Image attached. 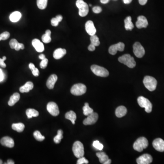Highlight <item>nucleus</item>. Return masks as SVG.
Listing matches in <instances>:
<instances>
[{
  "instance_id": "obj_1",
  "label": "nucleus",
  "mask_w": 164,
  "mask_h": 164,
  "mask_svg": "<svg viewBox=\"0 0 164 164\" xmlns=\"http://www.w3.org/2000/svg\"><path fill=\"white\" fill-rule=\"evenodd\" d=\"M148 145L149 143L147 139L144 137H139L134 143L133 148L136 151L141 152L144 149H146L148 147Z\"/></svg>"
},
{
  "instance_id": "obj_2",
  "label": "nucleus",
  "mask_w": 164,
  "mask_h": 164,
  "mask_svg": "<svg viewBox=\"0 0 164 164\" xmlns=\"http://www.w3.org/2000/svg\"><path fill=\"white\" fill-rule=\"evenodd\" d=\"M119 61L120 63L124 64L130 68H134L136 66L135 62L134 57L131 56L130 54H126L119 57Z\"/></svg>"
},
{
  "instance_id": "obj_3",
  "label": "nucleus",
  "mask_w": 164,
  "mask_h": 164,
  "mask_svg": "<svg viewBox=\"0 0 164 164\" xmlns=\"http://www.w3.org/2000/svg\"><path fill=\"white\" fill-rule=\"evenodd\" d=\"M143 83L147 90L150 91H153L156 88L157 81L154 77L146 76L144 79Z\"/></svg>"
},
{
  "instance_id": "obj_4",
  "label": "nucleus",
  "mask_w": 164,
  "mask_h": 164,
  "mask_svg": "<svg viewBox=\"0 0 164 164\" xmlns=\"http://www.w3.org/2000/svg\"><path fill=\"white\" fill-rule=\"evenodd\" d=\"M76 5L79 8V16L82 17L86 16L89 12L88 5L83 0H77L76 2Z\"/></svg>"
},
{
  "instance_id": "obj_5",
  "label": "nucleus",
  "mask_w": 164,
  "mask_h": 164,
  "mask_svg": "<svg viewBox=\"0 0 164 164\" xmlns=\"http://www.w3.org/2000/svg\"><path fill=\"white\" fill-rule=\"evenodd\" d=\"M72 150L76 157L79 158L84 156V147L81 142L79 141L75 142L72 146Z\"/></svg>"
},
{
  "instance_id": "obj_6",
  "label": "nucleus",
  "mask_w": 164,
  "mask_h": 164,
  "mask_svg": "<svg viewBox=\"0 0 164 164\" xmlns=\"http://www.w3.org/2000/svg\"><path fill=\"white\" fill-rule=\"evenodd\" d=\"M87 87L84 84L77 83L72 86L71 89V93L75 96H80L84 94L86 92Z\"/></svg>"
},
{
  "instance_id": "obj_7",
  "label": "nucleus",
  "mask_w": 164,
  "mask_h": 164,
  "mask_svg": "<svg viewBox=\"0 0 164 164\" xmlns=\"http://www.w3.org/2000/svg\"><path fill=\"white\" fill-rule=\"evenodd\" d=\"M137 101L140 107L145 108L146 112L150 113L152 111V105L149 99L143 96H140L138 98Z\"/></svg>"
},
{
  "instance_id": "obj_8",
  "label": "nucleus",
  "mask_w": 164,
  "mask_h": 164,
  "mask_svg": "<svg viewBox=\"0 0 164 164\" xmlns=\"http://www.w3.org/2000/svg\"><path fill=\"white\" fill-rule=\"evenodd\" d=\"M91 69L94 74L99 77H107L109 75V72L106 68L98 65H92L91 67Z\"/></svg>"
},
{
  "instance_id": "obj_9",
  "label": "nucleus",
  "mask_w": 164,
  "mask_h": 164,
  "mask_svg": "<svg viewBox=\"0 0 164 164\" xmlns=\"http://www.w3.org/2000/svg\"><path fill=\"white\" fill-rule=\"evenodd\" d=\"M133 52L135 56L141 58L145 54V49L139 42H136L133 45Z\"/></svg>"
},
{
  "instance_id": "obj_10",
  "label": "nucleus",
  "mask_w": 164,
  "mask_h": 164,
  "mask_svg": "<svg viewBox=\"0 0 164 164\" xmlns=\"http://www.w3.org/2000/svg\"><path fill=\"white\" fill-rule=\"evenodd\" d=\"M46 109L52 115L57 116L59 114V110L58 106L55 102H51L48 103Z\"/></svg>"
},
{
  "instance_id": "obj_11",
  "label": "nucleus",
  "mask_w": 164,
  "mask_h": 164,
  "mask_svg": "<svg viewBox=\"0 0 164 164\" xmlns=\"http://www.w3.org/2000/svg\"><path fill=\"white\" fill-rule=\"evenodd\" d=\"M124 44L123 42H120L115 44L111 45L109 49V52L111 55H114L116 54L117 51L122 52L124 49Z\"/></svg>"
},
{
  "instance_id": "obj_12",
  "label": "nucleus",
  "mask_w": 164,
  "mask_h": 164,
  "mask_svg": "<svg viewBox=\"0 0 164 164\" xmlns=\"http://www.w3.org/2000/svg\"><path fill=\"white\" fill-rule=\"evenodd\" d=\"M98 115L97 113L93 112L91 114L87 116V117L83 120L84 125H92L94 124L98 120Z\"/></svg>"
},
{
  "instance_id": "obj_13",
  "label": "nucleus",
  "mask_w": 164,
  "mask_h": 164,
  "mask_svg": "<svg viewBox=\"0 0 164 164\" xmlns=\"http://www.w3.org/2000/svg\"><path fill=\"white\" fill-rule=\"evenodd\" d=\"M153 161L152 157L148 154H144L137 158L136 162L138 164H150Z\"/></svg>"
},
{
  "instance_id": "obj_14",
  "label": "nucleus",
  "mask_w": 164,
  "mask_h": 164,
  "mask_svg": "<svg viewBox=\"0 0 164 164\" xmlns=\"http://www.w3.org/2000/svg\"><path fill=\"white\" fill-rule=\"evenodd\" d=\"M153 146L155 150L160 152L164 151V140L161 138L154 139L152 143Z\"/></svg>"
},
{
  "instance_id": "obj_15",
  "label": "nucleus",
  "mask_w": 164,
  "mask_h": 164,
  "mask_svg": "<svg viewBox=\"0 0 164 164\" xmlns=\"http://www.w3.org/2000/svg\"><path fill=\"white\" fill-rule=\"evenodd\" d=\"M135 25L136 27L139 29L146 28L148 25V20L145 16H140L137 18V21Z\"/></svg>"
},
{
  "instance_id": "obj_16",
  "label": "nucleus",
  "mask_w": 164,
  "mask_h": 164,
  "mask_svg": "<svg viewBox=\"0 0 164 164\" xmlns=\"http://www.w3.org/2000/svg\"><path fill=\"white\" fill-rule=\"evenodd\" d=\"M0 142L2 146L8 148H13L14 146V140L8 136L3 137L0 140Z\"/></svg>"
},
{
  "instance_id": "obj_17",
  "label": "nucleus",
  "mask_w": 164,
  "mask_h": 164,
  "mask_svg": "<svg viewBox=\"0 0 164 164\" xmlns=\"http://www.w3.org/2000/svg\"><path fill=\"white\" fill-rule=\"evenodd\" d=\"M85 30L87 33L90 36L95 35L96 33V29L94 27V23L92 20H88L85 24Z\"/></svg>"
},
{
  "instance_id": "obj_18",
  "label": "nucleus",
  "mask_w": 164,
  "mask_h": 164,
  "mask_svg": "<svg viewBox=\"0 0 164 164\" xmlns=\"http://www.w3.org/2000/svg\"><path fill=\"white\" fill-rule=\"evenodd\" d=\"M32 45L38 52L42 53V52L44 51V45L38 39H33L32 41Z\"/></svg>"
},
{
  "instance_id": "obj_19",
  "label": "nucleus",
  "mask_w": 164,
  "mask_h": 164,
  "mask_svg": "<svg viewBox=\"0 0 164 164\" xmlns=\"http://www.w3.org/2000/svg\"><path fill=\"white\" fill-rule=\"evenodd\" d=\"M57 80V76L56 74L51 75L46 81V86L50 90L53 89L55 83Z\"/></svg>"
},
{
  "instance_id": "obj_20",
  "label": "nucleus",
  "mask_w": 164,
  "mask_h": 164,
  "mask_svg": "<svg viewBox=\"0 0 164 164\" xmlns=\"http://www.w3.org/2000/svg\"><path fill=\"white\" fill-rule=\"evenodd\" d=\"M66 53L67 51L66 49L59 48L54 51L53 54V57L56 59H59L60 58H62Z\"/></svg>"
},
{
  "instance_id": "obj_21",
  "label": "nucleus",
  "mask_w": 164,
  "mask_h": 164,
  "mask_svg": "<svg viewBox=\"0 0 164 164\" xmlns=\"http://www.w3.org/2000/svg\"><path fill=\"white\" fill-rule=\"evenodd\" d=\"M33 83L31 82H27L24 84V85L20 88L19 90L20 93H28L33 88Z\"/></svg>"
},
{
  "instance_id": "obj_22",
  "label": "nucleus",
  "mask_w": 164,
  "mask_h": 164,
  "mask_svg": "<svg viewBox=\"0 0 164 164\" xmlns=\"http://www.w3.org/2000/svg\"><path fill=\"white\" fill-rule=\"evenodd\" d=\"M127 110L126 107L124 106H120L117 108L115 110V115L118 118H122L126 115Z\"/></svg>"
},
{
  "instance_id": "obj_23",
  "label": "nucleus",
  "mask_w": 164,
  "mask_h": 164,
  "mask_svg": "<svg viewBox=\"0 0 164 164\" xmlns=\"http://www.w3.org/2000/svg\"><path fill=\"white\" fill-rule=\"evenodd\" d=\"M20 95L17 93H14V94L10 97V100L8 102V104L10 106H12L19 100Z\"/></svg>"
},
{
  "instance_id": "obj_24",
  "label": "nucleus",
  "mask_w": 164,
  "mask_h": 164,
  "mask_svg": "<svg viewBox=\"0 0 164 164\" xmlns=\"http://www.w3.org/2000/svg\"><path fill=\"white\" fill-rule=\"evenodd\" d=\"M131 20V17L130 16H127L124 20V27L126 30L131 31L134 28V25Z\"/></svg>"
},
{
  "instance_id": "obj_25",
  "label": "nucleus",
  "mask_w": 164,
  "mask_h": 164,
  "mask_svg": "<svg viewBox=\"0 0 164 164\" xmlns=\"http://www.w3.org/2000/svg\"><path fill=\"white\" fill-rule=\"evenodd\" d=\"M22 17V14L19 12L16 11L12 12L10 16V20L11 22L16 23Z\"/></svg>"
},
{
  "instance_id": "obj_26",
  "label": "nucleus",
  "mask_w": 164,
  "mask_h": 164,
  "mask_svg": "<svg viewBox=\"0 0 164 164\" xmlns=\"http://www.w3.org/2000/svg\"><path fill=\"white\" fill-rule=\"evenodd\" d=\"M65 118L67 120H70L71 121L72 124H74L75 121L77 119V116L75 113L73 111H70L65 114Z\"/></svg>"
},
{
  "instance_id": "obj_27",
  "label": "nucleus",
  "mask_w": 164,
  "mask_h": 164,
  "mask_svg": "<svg viewBox=\"0 0 164 164\" xmlns=\"http://www.w3.org/2000/svg\"><path fill=\"white\" fill-rule=\"evenodd\" d=\"M96 156L98 158L99 161L102 164H104L108 159H109L108 156L104 152H98L96 153Z\"/></svg>"
},
{
  "instance_id": "obj_28",
  "label": "nucleus",
  "mask_w": 164,
  "mask_h": 164,
  "mask_svg": "<svg viewBox=\"0 0 164 164\" xmlns=\"http://www.w3.org/2000/svg\"><path fill=\"white\" fill-rule=\"evenodd\" d=\"M51 31L50 30H47L46 31L45 33L42 35V39L43 41V42L45 43H49L51 42Z\"/></svg>"
},
{
  "instance_id": "obj_29",
  "label": "nucleus",
  "mask_w": 164,
  "mask_h": 164,
  "mask_svg": "<svg viewBox=\"0 0 164 164\" xmlns=\"http://www.w3.org/2000/svg\"><path fill=\"white\" fill-rule=\"evenodd\" d=\"M26 115L28 119H31L33 117H36L39 115V113L37 110L33 109H28L26 110Z\"/></svg>"
},
{
  "instance_id": "obj_30",
  "label": "nucleus",
  "mask_w": 164,
  "mask_h": 164,
  "mask_svg": "<svg viewBox=\"0 0 164 164\" xmlns=\"http://www.w3.org/2000/svg\"><path fill=\"white\" fill-rule=\"evenodd\" d=\"M12 128L14 131H16L18 132H22L24 131L25 128V125L22 123H16V124H12Z\"/></svg>"
},
{
  "instance_id": "obj_31",
  "label": "nucleus",
  "mask_w": 164,
  "mask_h": 164,
  "mask_svg": "<svg viewBox=\"0 0 164 164\" xmlns=\"http://www.w3.org/2000/svg\"><path fill=\"white\" fill-rule=\"evenodd\" d=\"M63 20V16L61 15H57L55 17L51 19V25L53 27H57L58 26L59 23L61 22Z\"/></svg>"
},
{
  "instance_id": "obj_32",
  "label": "nucleus",
  "mask_w": 164,
  "mask_h": 164,
  "mask_svg": "<svg viewBox=\"0 0 164 164\" xmlns=\"http://www.w3.org/2000/svg\"><path fill=\"white\" fill-rule=\"evenodd\" d=\"M83 113L85 116H88L94 112V110L89 106V105L87 102H86L83 108Z\"/></svg>"
},
{
  "instance_id": "obj_33",
  "label": "nucleus",
  "mask_w": 164,
  "mask_h": 164,
  "mask_svg": "<svg viewBox=\"0 0 164 164\" xmlns=\"http://www.w3.org/2000/svg\"><path fill=\"white\" fill-rule=\"evenodd\" d=\"M37 3L38 8L41 10H43L47 6L48 0H37Z\"/></svg>"
},
{
  "instance_id": "obj_34",
  "label": "nucleus",
  "mask_w": 164,
  "mask_h": 164,
  "mask_svg": "<svg viewBox=\"0 0 164 164\" xmlns=\"http://www.w3.org/2000/svg\"><path fill=\"white\" fill-rule=\"evenodd\" d=\"M63 138V131L62 130H58L57 131V134L56 136L54 137V142L56 144H59L60 143L61 139Z\"/></svg>"
},
{
  "instance_id": "obj_35",
  "label": "nucleus",
  "mask_w": 164,
  "mask_h": 164,
  "mask_svg": "<svg viewBox=\"0 0 164 164\" xmlns=\"http://www.w3.org/2000/svg\"><path fill=\"white\" fill-rule=\"evenodd\" d=\"M90 41L91 44L94 45L95 46H98L100 45L99 38L95 34L91 36Z\"/></svg>"
},
{
  "instance_id": "obj_36",
  "label": "nucleus",
  "mask_w": 164,
  "mask_h": 164,
  "mask_svg": "<svg viewBox=\"0 0 164 164\" xmlns=\"http://www.w3.org/2000/svg\"><path fill=\"white\" fill-rule=\"evenodd\" d=\"M29 67L30 69L31 70L32 73H33V75L34 76L38 77V76H39V70H38V68H35L34 64H33V63H30V64H29Z\"/></svg>"
},
{
  "instance_id": "obj_37",
  "label": "nucleus",
  "mask_w": 164,
  "mask_h": 164,
  "mask_svg": "<svg viewBox=\"0 0 164 164\" xmlns=\"http://www.w3.org/2000/svg\"><path fill=\"white\" fill-rule=\"evenodd\" d=\"M33 136L35 139L39 141H42L45 138L44 136L42 135L40 132L38 131H35L34 132Z\"/></svg>"
},
{
  "instance_id": "obj_38",
  "label": "nucleus",
  "mask_w": 164,
  "mask_h": 164,
  "mask_svg": "<svg viewBox=\"0 0 164 164\" xmlns=\"http://www.w3.org/2000/svg\"><path fill=\"white\" fill-rule=\"evenodd\" d=\"M93 146L94 148L99 150H102L103 148H104V146H103L102 144L99 142L98 140H95V141H94Z\"/></svg>"
},
{
  "instance_id": "obj_39",
  "label": "nucleus",
  "mask_w": 164,
  "mask_h": 164,
  "mask_svg": "<svg viewBox=\"0 0 164 164\" xmlns=\"http://www.w3.org/2000/svg\"><path fill=\"white\" fill-rule=\"evenodd\" d=\"M10 36V33L8 31H5L0 34V41L1 40H5L8 39Z\"/></svg>"
},
{
  "instance_id": "obj_40",
  "label": "nucleus",
  "mask_w": 164,
  "mask_h": 164,
  "mask_svg": "<svg viewBox=\"0 0 164 164\" xmlns=\"http://www.w3.org/2000/svg\"><path fill=\"white\" fill-rule=\"evenodd\" d=\"M48 61L47 58H45L44 59L42 60L40 64V67L42 69H44L47 67L48 64Z\"/></svg>"
},
{
  "instance_id": "obj_41",
  "label": "nucleus",
  "mask_w": 164,
  "mask_h": 164,
  "mask_svg": "<svg viewBox=\"0 0 164 164\" xmlns=\"http://www.w3.org/2000/svg\"><path fill=\"white\" fill-rule=\"evenodd\" d=\"M18 42V41L15 39H12L9 42V45H10V47L12 49H15L16 46L17 45Z\"/></svg>"
},
{
  "instance_id": "obj_42",
  "label": "nucleus",
  "mask_w": 164,
  "mask_h": 164,
  "mask_svg": "<svg viewBox=\"0 0 164 164\" xmlns=\"http://www.w3.org/2000/svg\"><path fill=\"white\" fill-rule=\"evenodd\" d=\"M88 163L89 161L83 156L79 158V160H78L77 162V164H88Z\"/></svg>"
},
{
  "instance_id": "obj_43",
  "label": "nucleus",
  "mask_w": 164,
  "mask_h": 164,
  "mask_svg": "<svg viewBox=\"0 0 164 164\" xmlns=\"http://www.w3.org/2000/svg\"><path fill=\"white\" fill-rule=\"evenodd\" d=\"M6 59H7V57L5 56L3 57L2 58H0V66L1 68H5L7 66V65L4 63Z\"/></svg>"
},
{
  "instance_id": "obj_44",
  "label": "nucleus",
  "mask_w": 164,
  "mask_h": 164,
  "mask_svg": "<svg viewBox=\"0 0 164 164\" xmlns=\"http://www.w3.org/2000/svg\"><path fill=\"white\" fill-rule=\"evenodd\" d=\"M102 11V9L101 8L98 7V6H96V7H94L93 8V12L96 13V14L100 13Z\"/></svg>"
},
{
  "instance_id": "obj_45",
  "label": "nucleus",
  "mask_w": 164,
  "mask_h": 164,
  "mask_svg": "<svg viewBox=\"0 0 164 164\" xmlns=\"http://www.w3.org/2000/svg\"><path fill=\"white\" fill-rule=\"evenodd\" d=\"M24 49V45L23 43H18L16 48H15V49L16 51H19L20 50L22 49L23 50Z\"/></svg>"
},
{
  "instance_id": "obj_46",
  "label": "nucleus",
  "mask_w": 164,
  "mask_h": 164,
  "mask_svg": "<svg viewBox=\"0 0 164 164\" xmlns=\"http://www.w3.org/2000/svg\"><path fill=\"white\" fill-rule=\"evenodd\" d=\"M4 78V76L3 71L2 69L0 68V82H1L3 80Z\"/></svg>"
},
{
  "instance_id": "obj_47",
  "label": "nucleus",
  "mask_w": 164,
  "mask_h": 164,
  "mask_svg": "<svg viewBox=\"0 0 164 164\" xmlns=\"http://www.w3.org/2000/svg\"><path fill=\"white\" fill-rule=\"evenodd\" d=\"M88 50H89V51H91V52L94 51L95 50V46L92 44H91L88 46Z\"/></svg>"
},
{
  "instance_id": "obj_48",
  "label": "nucleus",
  "mask_w": 164,
  "mask_h": 164,
  "mask_svg": "<svg viewBox=\"0 0 164 164\" xmlns=\"http://www.w3.org/2000/svg\"><path fill=\"white\" fill-rule=\"evenodd\" d=\"M148 0H139V3L141 5H145L147 3Z\"/></svg>"
},
{
  "instance_id": "obj_49",
  "label": "nucleus",
  "mask_w": 164,
  "mask_h": 164,
  "mask_svg": "<svg viewBox=\"0 0 164 164\" xmlns=\"http://www.w3.org/2000/svg\"><path fill=\"white\" fill-rule=\"evenodd\" d=\"M123 2L125 4H128L131 3V2L132 1V0H123Z\"/></svg>"
},
{
  "instance_id": "obj_50",
  "label": "nucleus",
  "mask_w": 164,
  "mask_h": 164,
  "mask_svg": "<svg viewBox=\"0 0 164 164\" xmlns=\"http://www.w3.org/2000/svg\"><path fill=\"white\" fill-rule=\"evenodd\" d=\"M39 58H40V59L42 60L46 58L44 54H40L39 56Z\"/></svg>"
},
{
  "instance_id": "obj_51",
  "label": "nucleus",
  "mask_w": 164,
  "mask_h": 164,
  "mask_svg": "<svg viewBox=\"0 0 164 164\" xmlns=\"http://www.w3.org/2000/svg\"><path fill=\"white\" fill-rule=\"evenodd\" d=\"M110 1V0H100L101 3L102 4H107Z\"/></svg>"
},
{
  "instance_id": "obj_52",
  "label": "nucleus",
  "mask_w": 164,
  "mask_h": 164,
  "mask_svg": "<svg viewBox=\"0 0 164 164\" xmlns=\"http://www.w3.org/2000/svg\"><path fill=\"white\" fill-rule=\"evenodd\" d=\"M7 164H15V162H14L12 160H11V159H9V160L8 161V162H7Z\"/></svg>"
},
{
  "instance_id": "obj_53",
  "label": "nucleus",
  "mask_w": 164,
  "mask_h": 164,
  "mask_svg": "<svg viewBox=\"0 0 164 164\" xmlns=\"http://www.w3.org/2000/svg\"><path fill=\"white\" fill-rule=\"evenodd\" d=\"M111 163V160L110 159H108L106 162L104 163V164H110Z\"/></svg>"
},
{
  "instance_id": "obj_54",
  "label": "nucleus",
  "mask_w": 164,
  "mask_h": 164,
  "mask_svg": "<svg viewBox=\"0 0 164 164\" xmlns=\"http://www.w3.org/2000/svg\"><path fill=\"white\" fill-rule=\"evenodd\" d=\"M2 163H3V162H2V160H0V164H2Z\"/></svg>"
},
{
  "instance_id": "obj_55",
  "label": "nucleus",
  "mask_w": 164,
  "mask_h": 164,
  "mask_svg": "<svg viewBox=\"0 0 164 164\" xmlns=\"http://www.w3.org/2000/svg\"><path fill=\"white\" fill-rule=\"evenodd\" d=\"M90 7H91V6H92V5L90 4Z\"/></svg>"
},
{
  "instance_id": "obj_56",
  "label": "nucleus",
  "mask_w": 164,
  "mask_h": 164,
  "mask_svg": "<svg viewBox=\"0 0 164 164\" xmlns=\"http://www.w3.org/2000/svg\"><path fill=\"white\" fill-rule=\"evenodd\" d=\"M113 1H117V0H113Z\"/></svg>"
}]
</instances>
